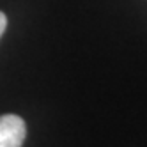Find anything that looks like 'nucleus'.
<instances>
[{"label": "nucleus", "mask_w": 147, "mask_h": 147, "mask_svg": "<svg viewBox=\"0 0 147 147\" xmlns=\"http://www.w3.org/2000/svg\"><path fill=\"white\" fill-rule=\"evenodd\" d=\"M27 128L22 117L13 113L0 115V147H22Z\"/></svg>", "instance_id": "obj_1"}, {"label": "nucleus", "mask_w": 147, "mask_h": 147, "mask_svg": "<svg viewBox=\"0 0 147 147\" xmlns=\"http://www.w3.org/2000/svg\"><path fill=\"white\" fill-rule=\"evenodd\" d=\"M5 28H7V18H5V14H4L2 11H0V37L4 36Z\"/></svg>", "instance_id": "obj_2"}]
</instances>
